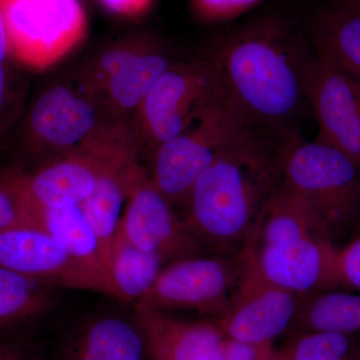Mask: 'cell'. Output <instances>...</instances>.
I'll return each mask as SVG.
<instances>
[{"label":"cell","instance_id":"83f0119b","mask_svg":"<svg viewBox=\"0 0 360 360\" xmlns=\"http://www.w3.org/2000/svg\"><path fill=\"white\" fill-rule=\"evenodd\" d=\"M224 360H283L272 343H250L226 338Z\"/></svg>","mask_w":360,"mask_h":360},{"label":"cell","instance_id":"4fadbf2b","mask_svg":"<svg viewBox=\"0 0 360 360\" xmlns=\"http://www.w3.org/2000/svg\"><path fill=\"white\" fill-rule=\"evenodd\" d=\"M0 266L52 285L106 295L98 279L51 236L27 225L0 231Z\"/></svg>","mask_w":360,"mask_h":360},{"label":"cell","instance_id":"d4e9b609","mask_svg":"<svg viewBox=\"0 0 360 360\" xmlns=\"http://www.w3.org/2000/svg\"><path fill=\"white\" fill-rule=\"evenodd\" d=\"M11 60L16 59L11 53L6 25L0 11V136L6 132L13 122L20 99L18 89L13 86V78L9 68Z\"/></svg>","mask_w":360,"mask_h":360},{"label":"cell","instance_id":"603a6c76","mask_svg":"<svg viewBox=\"0 0 360 360\" xmlns=\"http://www.w3.org/2000/svg\"><path fill=\"white\" fill-rule=\"evenodd\" d=\"M52 286L0 266V326L28 321L51 309Z\"/></svg>","mask_w":360,"mask_h":360},{"label":"cell","instance_id":"9c48e42d","mask_svg":"<svg viewBox=\"0 0 360 360\" xmlns=\"http://www.w3.org/2000/svg\"><path fill=\"white\" fill-rule=\"evenodd\" d=\"M229 309L217 321L224 335L250 343H272L290 331L303 297L279 288L255 266L248 251Z\"/></svg>","mask_w":360,"mask_h":360},{"label":"cell","instance_id":"9a60e30c","mask_svg":"<svg viewBox=\"0 0 360 360\" xmlns=\"http://www.w3.org/2000/svg\"><path fill=\"white\" fill-rule=\"evenodd\" d=\"M96 111L85 97L65 86L45 90L37 97L26 120L30 143L71 148L96 129Z\"/></svg>","mask_w":360,"mask_h":360},{"label":"cell","instance_id":"d6986e66","mask_svg":"<svg viewBox=\"0 0 360 360\" xmlns=\"http://www.w3.org/2000/svg\"><path fill=\"white\" fill-rule=\"evenodd\" d=\"M146 354L136 323L103 317L78 331L66 348L65 360H144Z\"/></svg>","mask_w":360,"mask_h":360},{"label":"cell","instance_id":"7402d4cb","mask_svg":"<svg viewBox=\"0 0 360 360\" xmlns=\"http://www.w3.org/2000/svg\"><path fill=\"white\" fill-rule=\"evenodd\" d=\"M165 258L135 248L116 233L111 255L110 276L118 300L136 302L162 271Z\"/></svg>","mask_w":360,"mask_h":360},{"label":"cell","instance_id":"5b68a950","mask_svg":"<svg viewBox=\"0 0 360 360\" xmlns=\"http://www.w3.org/2000/svg\"><path fill=\"white\" fill-rule=\"evenodd\" d=\"M240 255H200L182 258L162 269L135 307L172 311L193 310L219 321L226 312L245 269Z\"/></svg>","mask_w":360,"mask_h":360},{"label":"cell","instance_id":"f1b7e54d","mask_svg":"<svg viewBox=\"0 0 360 360\" xmlns=\"http://www.w3.org/2000/svg\"><path fill=\"white\" fill-rule=\"evenodd\" d=\"M26 225L20 201L13 191L0 181V231Z\"/></svg>","mask_w":360,"mask_h":360},{"label":"cell","instance_id":"30bf717a","mask_svg":"<svg viewBox=\"0 0 360 360\" xmlns=\"http://www.w3.org/2000/svg\"><path fill=\"white\" fill-rule=\"evenodd\" d=\"M311 44L314 58L309 103L319 127L315 139L340 149L360 165V82L326 49Z\"/></svg>","mask_w":360,"mask_h":360},{"label":"cell","instance_id":"d6a6232c","mask_svg":"<svg viewBox=\"0 0 360 360\" xmlns=\"http://www.w3.org/2000/svg\"><path fill=\"white\" fill-rule=\"evenodd\" d=\"M356 227H357V231H359V233H357L356 236H360V215H359V222H357Z\"/></svg>","mask_w":360,"mask_h":360},{"label":"cell","instance_id":"4dcf8cb0","mask_svg":"<svg viewBox=\"0 0 360 360\" xmlns=\"http://www.w3.org/2000/svg\"><path fill=\"white\" fill-rule=\"evenodd\" d=\"M0 360H23V357L15 347L0 345Z\"/></svg>","mask_w":360,"mask_h":360},{"label":"cell","instance_id":"4316f807","mask_svg":"<svg viewBox=\"0 0 360 360\" xmlns=\"http://www.w3.org/2000/svg\"><path fill=\"white\" fill-rule=\"evenodd\" d=\"M336 290L360 292V236L352 239L345 248H338Z\"/></svg>","mask_w":360,"mask_h":360},{"label":"cell","instance_id":"277c9868","mask_svg":"<svg viewBox=\"0 0 360 360\" xmlns=\"http://www.w3.org/2000/svg\"><path fill=\"white\" fill-rule=\"evenodd\" d=\"M257 134L262 132L246 122L222 90L181 134L155 149L151 179L172 205H182L213 162Z\"/></svg>","mask_w":360,"mask_h":360},{"label":"cell","instance_id":"8992f818","mask_svg":"<svg viewBox=\"0 0 360 360\" xmlns=\"http://www.w3.org/2000/svg\"><path fill=\"white\" fill-rule=\"evenodd\" d=\"M14 58L44 68L84 39L87 18L79 0H0Z\"/></svg>","mask_w":360,"mask_h":360},{"label":"cell","instance_id":"ac0fdd59","mask_svg":"<svg viewBox=\"0 0 360 360\" xmlns=\"http://www.w3.org/2000/svg\"><path fill=\"white\" fill-rule=\"evenodd\" d=\"M134 165L127 153L116 149L99 174L96 188L79 205L96 234L110 274L113 241L122 219L120 217L123 201L127 200L129 176Z\"/></svg>","mask_w":360,"mask_h":360},{"label":"cell","instance_id":"6da1fadb","mask_svg":"<svg viewBox=\"0 0 360 360\" xmlns=\"http://www.w3.org/2000/svg\"><path fill=\"white\" fill-rule=\"evenodd\" d=\"M208 56L225 96L257 131L285 136L310 112L314 49L292 20L266 16L252 21L225 35Z\"/></svg>","mask_w":360,"mask_h":360},{"label":"cell","instance_id":"52a82bcc","mask_svg":"<svg viewBox=\"0 0 360 360\" xmlns=\"http://www.w3.org/2000/svg\"><path fill=\"white\" fill-rule=\"evenodd\" d=\"M222 92L210 56L174 63L139 106L142 129L153 149L181 134Z\"/></svg>","mask_w":360,"mask_h":360},{"label":"cell","instance_id":"7c38bea8","mask_svg":"<svg viewBox=\"0 0 360 360\" xmlns=\"http://www.w3.org/2000/svg\"><path fill=\"white\" fill-rule=\"evenodd\" d=\"M115 150L101 149L96 155L70 156L33 174L2 168L0 181L13 191L22 206H78L94 191L99 174Z\"/></svg>","mask_w":360,"mask_h":360},{"label":"cell","instance_id":"1f68e13d","mask_svg":"<svg viewBox=\"0 0 360 360\" xmlns=\"http://www.w3.org/2000/svg\"><path fill=\"white\" fill-rule=\"evenodd\" d=\"M347 1L360 7V0H347Z\"/></svg>","mask_w":360,"mask_h":360},{"label":"cell","instance_id":"8fae6325","mask_svg":"<svg viewBox=\"0 0 360 360\" xmlns=\"http://www.w3.org/2000/svg\"><path fill=\"white\" fill-rule=\"evenodd\" d=\"M245 248L258 271L283 290L302 297L336 290L338 248L319 234Z\"/></svg>","mask_w":360,"mask_h":360},{"label":"cell","instance_id":"f546056e","mask_svg":"<svg viewBox=\"0 0 360 360\" xmlns=\"http://www.w3.org/2000/svg\"><path fill=\"white\" fill-rule=\"evenodd\" d=\"M101 6L116 15L135 18L142 15L153 6V0H98Z\"/></svg>","mask_w":360,"mask_h":360},{"label":"cell","instance_id":"ffe728a7","mask_svg":"<svg viewBox=\"0 0 360 360\" xmlns=\"http://www.w3.org/2000/svg\"><path fill=\"white\" fill-rule=\"evenodd\" d=\"M311 41L360 82V7L347 0L322 4L310 22Z\"/></svg>","mask_w":360,"mask_h":360},{"label":"cell","instance_id":"3957f363","mask_svg":"<svg viewBox=\"0 0 360 360\" xmlns=\"http://www.w3.org/2000/svg\"><path fill=\"white\" fill-rule=\"evenodd\" d=\"M281 182L297 194L324 238L335 243L354 231L360 215V165L340 149L296 132L279 146Z\"/></svg>","mask_w":360,"mask_h":360},{"label":"cell","instance_id":"5bb4252c","mask_svg":"<svg viewBox=\"0 0 360 360\" xmlns=\"http://www.w3.org/2000/svg\"><path fill=\"white\" fill-rule=\"evenodd\" d=\"M135 323L153 360H224L226 336L217 321H186L135 307Z\"/></svg>","mask_w":360,"mask_h":360},{"label":"cell","instance_id":"484cf974","mask_svg":"<svg viewBox=\"0 0 360 360\" xmlns=\"http://www.w3.org/2000/svg\"><path fill=\"white\" fill-rule=\"evenodd\" d=\"M264 0H191L196 18L206 23L233 20L259 6Z\"/></svg>","mask_w":360,"mask_h":360},{"label":"cell","instance_id":"44dd1931","mask_svg":"<svg viewBox=\"0 0 360 360\" xmlns=\"http://www.w3.org/2000/svg\"><path fill=\"white\" fill-rule=\"evenodd\" d=\"M360 333V292L329 290L303 298L291 333Z\"/></svg>","mask_w":360,"mask_h":360},{"label":"cell","instance_id":"cb8c5ba5","mask_svg":"<svg viewBox=\"0 0 360 360\" xmlns=\"http://www.w3.org/2000/svg\"><path fill=\"white\" fill-rule=\"evenodd\" d=\"M279 352L283 360H360V333H291Z\"/></svg>","mask_w":360,"mask_h":360},{"label":"cell","instance_id":"2e32d148","mask_svg":"<svg viewBox=\"0 0 360 360\" xmlns=\"http://www.w3.org/2000/svg\"><path fill=\"white\" fill-rule=\"evenodd\" d=\"M174 65L160 45L148 40L135 47L104 52L99 70L111 101L122 110H139L158 78Z\"/></svg>","mask_w":360,"mask_h":360},{"label":"cell","instance_id":"e0dca14e","mask_svg":"<svg viewBox=\"0 0 360 360\" xmlns=\"http://www.w3.org/2000/svg\"><path fill=\"white\" fill-rule=\"evenodd\" d=\"M26 225L46 232L61 248L103 284L106 295L117 298L98 241L78 206L37 208L22 206Z\"/></svg>","mask_w":360,"mask_h":360},{"label":"cell","instance_id":"ba28073f","mask_svg":"<svg viewBox=\"0 0 360 360\" xmlns=\"http://www.w3.org/2000/svg\"><path fill=\"white\" fill-rule=\"evenodd\" d=\"M127 200L117 234L135 248L158 253L165 262H172L207 252L187 229L182 217H177L174 205L135 165Z\"/></svg>","mask_w":360,"mask_h":360},{"label":"cell","instance_id":"7a4b0ae2","mask_svg":"<svg viewBox=\"0 0 360 360\" xmlns=\"http://www.w3.org/2000/svg\"><path fill=\"white\" fill-rule=\"evenodd\" d=\"M283 139L257 134L227 150L194 182L182 205L187 229L207 252L240 255L281 184Z\"/></svg>","mask_w":360,"mask_h":360}]
</instances>
